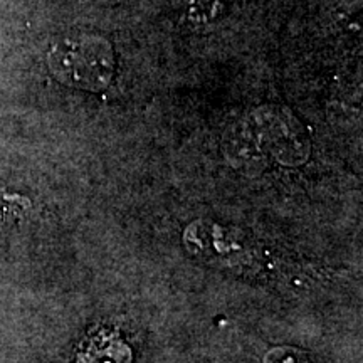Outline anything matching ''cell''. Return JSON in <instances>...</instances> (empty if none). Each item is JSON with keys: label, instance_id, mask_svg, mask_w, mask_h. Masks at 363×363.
<instances>
[{"label": "cell", "instance_id": "1", "mask_svg": "<svg viewBox=\"0 0 363 363\" xmlns=\"http://www.w3.org/2000/svg\"><path fill=\"white\" fill-rule=\"evenodd\" d=\"M49 67L71 88L101 91L115 76V52L101 35H74L54 45L49 52Z\"/></svg>", "mask_w": 363, "mask_h": 363}, {"label": "cell", "instance_id": "2", "mask_svg": "<svg viewBox=\"0 0 363 363\" xmlns=\"http://www.w3.org/2000/svg\"><path fill=\"white\" fill-rule=\"evenodd\" d=\"M76 363H131V348L118 335L101 331L86 342Z\"/></svg>", "mask_w": 363, "mask_h": 363}, {"label": "cell", "instance_id": "3", "mask_svg": "<svg viewBox=\"0 0 363 363\" xmlns=\"http://www.w3.org/2000/svg\"><path fill=\"white\" fill-rule=\"evenodd\" d=\"M189 16L192 19L211 21L216 16L217 7L220 6V0H187Z\"/></svg>", "mask_w": 363, "mask_h": 363}, {"label": "cell", "instance_id": "4", "mask_svg": "<svg viewBox=\"0 0 363 363\" xmlns=\"http://www.w3.org/2000/svg\"><path fill=\"white\" fill-rule=\"evenodd\" d=\"M266 363H316L308 358L305 353L294 352L293 348H278L266 357Z\"/></svg>", "mask_w": 363, "mask_h": 363}]
</instances>
